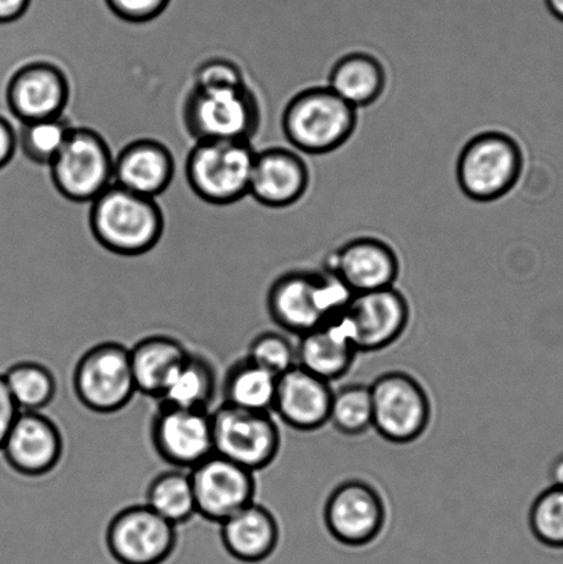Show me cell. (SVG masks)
Segmentation results:
<instances>
[{"label": "cell", "instance_id": "cell-1", "mask_svg": "<svg viewBox=\"0 0 563 564\" xmlns=\"http://www.w3.org/2000/svg\"><path fill=\"white\" fill-rule=\"evenodd\" d=\"M181 121L193 143L209 140H257L262 105L246 77L191 83L181 105Z\"/></svg>", "mask_w": 563, "mask_h": 564}, {"label": "cell", "instance_id": "cell-2", "mask_svg": "<svg viewBox=\"0 0 563 564\" xmlns=\"http://www.w3.org/2000/svg\"><path fill=\"white\" fill-rule=\"evenodd\" d=\"M87 224L105 251L123 258L145 256L164 231V214L156 198L110 185L87 206Z\"/></svg>", "mask_w": 563, "mask_h": 564}, {"label": "cell", "instance_id": "cell-3", "mask_svg": "<svg viewBox=\"0 0 563 564\" xmlns=\"http://www.w3.org/2000/svg\"><path fill=\"white\" fill-rule=\"evenodd\" d=\"M353 293L329 270H290L280 274L267 293L269 317L297 337L340 318Z\"/></svg>", "mask_w": 563, "mask_h": 564}, {"label": "cell", "instance_id": "cell-4", "mask_svg": "<svg viewBox=\"0 0 563 564\" xmlns=\"http://www.w3.org/2000/svg\"><path fill=\"white\" fill-rule=\"evenodd\" d=\"M357 110L328 86L307 87L285 104L281 131L296 152L322 156L338 151L355 134Z\"/></svg>", "mask_w": 563, "mask_h": 564}, {"label": "cell", "instance_id": "cell-5", "mask_svg": "<svg viewBox=\"0 0 563 564\" xmlns=\"http://www.w3.org/2000/svg\"><path fill=\"white\" fill-rule=\"evenodd\" d=\"M257 148L251 141L209 140L193 143L184 164L186 185L212 206H230L250 195Z\"/></svg>", "mask_w": 563, "mask_h": 564}, {"label": "cell", "instance_id": "cell-6", "mask_svg": "<svg viewBox=\"0 0 563 564\" xmlns=\"http://www.w3.org/2000/svg\"><path fill=\"white\" fill-rule=\"evenodd\" d=\"M523 163L522 148L515 137L501 131L479 132L457 158V185L473 202L500 200L520 182Z\"/></svg>", "mask_w": 563, "mask_h": 564}, {"label": "cell", "instance_id": "cell-7", "mask_svg": "<svg viewBox=\"0 0 563 564\" xmlns=\"http://www.w3.org/2000/svg\"><path fill=\"white\" fill-rule=\"evenodd\" d=\"M115 153L97 131L74 127L47 167L50 182L65 200L90 204L113 185Z\"/></svg>", "mask_w": 563, "mask_h": 564}, {"label": "cell", "instance_id": "cell-8", "mask_svg": "<svg viewBox=\"0 0 563 564\" xmlns=\"http://www.w3.org/2000/svg\"><path fill=\"white\" fill-rule=\"evenodd\" d=\"M72 387L87 411L115 414L130 405L137 394L130 348L104 341L88 348L75 365Z\"/></svg>", "mask_w": 563, "mask_h": 564}, {"label": "cell", "instance_id": "cell-9", "mask_svg": "<svg viewBox=\"0 0 563 564\" xmlns=\"http://www.w3.org/2000/svg\"><path fill=\"white\" fill-rule=\"evenodd\" d=\"M372 429L391 444H412L426 433L432 403L424 387L412 375L391 370L371 386Z\"/></svg>", "mask_w": 563, "mask_h": 564}, {"label": "cell", "instance_id": "cell-10", "mask_svg": "<svg viewBox=\"0 0 563 564\" xmlns=\"http://www.w3.org/2000/svg\"><path fill=\"white\" fill-rule=\"evenodd\" d=\"M217 455L252 473L272 466L281 449V433L270 412H253L223 403L212 411Z\"/></svg>", "mask_w": 563, "mask_h": 564}, {"label": "cell", "instance_id": "cell-11", "mask_svg": "<svg viewBox=\"0 0 563 564\" xmlns=\"http://www.w3.org/2000/svg\"><path fill=\"white\" fill-rule=\"evenodd\" d=\"M105 544L119 564H163L178 545V532L147 505H137L110 519Z\"/></svg>", "mask_w": 563, "mask_h": 564}, {"label": "cell", "instance_id": "cell-12", "mask_svg": "<svg viewBox=\"0 0 563 564\" xmlns=\"http://www.w3.org/2000/svg\"><path fill=\"white\" fill-rule=\"evenodd\" d=\"M4 107L19 124L59 118L71 101V83L61 66L33 59L11 72L3 91Z\"/></svg>", "mask_w": 563, "mask_h": 564}, {"label": "cell", "instance_id": "cell-13", "mask_svg": "<svg viewBox=\"0 0 563 564\" xmlns=\"http://www.w3.org/2000/svg\"><path fill=\"white\" fill-rule=\"evenodd\" d=\"M358 352L385 350L394 345L411 319L410 303L396 286L355 293L340 315Z\"/></svg>", "mask_w": 563, "mask_h": 564}, {"label": "cell", "instance_id": "cell-14", "mask_svg": "<svg viewBox=\"0 0 563 564\" xmlns=\"http://www.w3.org/2000/svg\"><path fill=\"white\" fill-rule=\"evenodd\" d=\"M386 506L377 488L362 479H347L331 491L324 506V523L339 544L360 549L383 532Z\"/></svg>", "mask_w": 563, "mask_h": 564}, {"label": "cell", "instance_id": "cell-15", "mask_svg": "<svg viewBox=\"0 0 563 564\" xmlns=\"http://www.w3.org/2000/svg\"><path fill=\"white\" fill-rule=\"evenodd\" d=\"M149 434L154 452L171 468L192 471L215 453L212 411L159 403Z\"/></svg>", "mask_w": 563, "mask_h": 564}, {"label": "cell", "instance_id": "cell-16", "mask_svg": "<svg viewBox=\"0 0 563 564\" xmlns=\"http://www.w3.org/2000/svg\"><path fill=\"white\" fill-rule=\"evenodd\" d=\"M197 516L224 523L256 501V473L214 453L191 471Z\"/></svg>", "mask_w": 563, "mask_h": 564}, {"label": "cell", "instance_id": "cell-17", "mask_svg": "<svg viewBox=\"0 0 563 564\" xmlns=\"http://www.w3.org/2000/svg\"><path fill=\"white\" fill-rule=\"evenodd\" d=\"M64 449L63 433L53 419L43 412H20L0 452L15 474L42 478L58 467Z\"/></svg>", "mask_w": 563, "mask_h": 564}, {"label": "cell", "instance_id": "cell-18", "mask_svg": "<svg viewBox=\"0 0 563 564\" xmlns=\"http://www.w3.org/2000/svg\"><path fill=\"white\" fill-rule=\"evenodd\" d=\"M308 184L311 171L300 152L269 145L257 152L248 197L262 208L285 209L302 200Z\"/></svg>", "mask_w": 563, "mask_h": 564}, {"label": "cell", "instance_id": "cell-19", "mask_svg": "<svg viewBox=\"0 0 563 564\" xmlns=\"http://www.w3.org/2000/svg\"><path fill=\"white\" fill-rule=\"evenodd\" d=\"M325 269L355 295L394 286L400 275V259L389 242L378 237L361 236L340 246Z\"/></svg>", "mask_w": 563, "mask_h": 564}, {"label": "cell", "instance_id": "cell-20", "mask_svg": "<svg viewBox=\"0 0 563 564\" xmlns=\"http://www.w3.org/2000/svg\"><path fill=\"white\" fill-rule=\"evenodd\" d=\"M333 397L329 381L295 365L279 376L273 412L292 430L312 433L329 422Z\"/></svg>", "mask_w": 563, "mask_h": 564}, {"label": "cell", "instance_id": "cell-21", "mask_svg": "<svg viewBox=\"0 0 563 564\" xmlns=\"http://www.w3.org/2000/svg\"><path fill=\"white\" fill-rule=\"evenodd\" d=\"M175 176L173 152L153 138H138L115 154L113 184L138 195L159 198Z\"/></svg>", "mask_w": 563, "mask_h": 564}, {"label": "cell", "instance_id": "cell-22", "mask_svg": "<svg viewBox=\"0 0 563 564\" xmlns=\"http://www.w3.org/2000/svg\"><path fill=\"white\" fill-rule=\"evenodd\" d=\"M220 543L234 560L257 564L269 560L280 543L278 519L257 501L219 524Z\"/></svg>", "mask_w": 563, "mask_h": 564}, {"label": "cell", "instance_id": "cell-23", "mask_svg": "<svg viewBox=\"0 0 563 564\" xmlns=\"http://www.w3.org/2000/svg\"><path fill=\"white\" fill-rule=\"evenodd\" d=\"M357 354L360 352L338 318L300 336L296 365L333 383L349 372Z\"/></svg>", "mask_w": 563, "mask_h": 564}, {"label": "cell", "instance_id": "cell-24", "mask_svg": "<svg viewBox=\"0 0 563 564\" xmlns=\"http://www.w3.org/2000/svg\"><path fill=\"white\" fill-rule=\"evenodd\" d=\"M187 354L190 350L173 336L152 335L137 341L130 348L137 392L158 401L171 375Z\"/></svg>", "mask_w": 563, "mask_h": 564}, {"label": "cell", "instance_id": "cell-25", "mask_svg": "<svg viewBox=\"0 0 563 564\" xmlns=\"http://www.w3.org/2000/svg\"><path fill=\"white\" fill-rule=\"evenodd\" d=\"M388 75L382 63L366 52L345 54L333 66L328 87L356 109L369 107L383 96Z\"/></svg>", "mask_w": 563, "mask_h": 564}, {"label": "cell", "instance_id": "cell-26", "mask_svg": "<svg viewBox=\"0 0 563 564\" xmlns=\"http://www.w3.org/2000/svg\"><path fill=\"white\" fill-rule=\"evenodd\" d=\"M218 392V375L212 361L203 354H187L171 375L158 402L195 411H212Z\"/></svg>", "mask_w": 563, "mask_h": 564}, {"label": "cell", "instance_id": "cell-27", "mask_svg": "<svg viewBox=\"0 0 563 564\" xmlns=\"http://www.w3.org/2000/svg\"><path fill=\"white\" fill-rule=\"evenodd\" d=\"M278 380L279 376L259 367L250 358H241L226 370L224 403L247 411L273 413Z\"/></svg>", "mask_w": 563, "mask_h": 564}, {"label": "cell", "instance_id": "cell-28", "mask_svg": "<svg viewBox=\"0 0 563 564\" xmlns=\"http://www.w3.org/2000/svg\"><path fill=\"white\" fill-rule=\"evenodd\" d=\"M145 505L165 521L178 528L197 516L191 471L171 468L149 482Z\"/></svg>", "mask_w": 563, "mask_h": 564}, {"label": "cell", "instance_id": "cell-29", "mask_svg": "<svg viewBox=\"0 0 563 564\" xmlns=\"http://www.w3.org/2000/svg\"><path fill=\"white\" fill-rule=\"evenodd\" d=\"M6 386L21 412H42L57 395L58 384L46 365L21 361L3 373Z\"/></svg>", "mask_w": 563, "mask_h": 564}, {"label": "cell", "instance_id": "cell-30", "mask_svg": "<svg viewBox=\"0 0 563 564\" xmlns=\"http://www.w3.org/2000/svg\"><path fill=\"white\" fill-rule=\"evenodd\" d=\"M72 129L74 126L65 115L19 124V153L28 163L47 169L65 145Z\"/></svg>", "mask_w": 563, "mask_h": 564}, {"label": "cell", "instance_id": "cell-31", "mask_svg": "<svg viewBox=\"0 0 563 564\" xmlns=\"http://www.w3.org/2000/svg\"><path fill=\"white\" fill-rule=\"evenodd\" d=\"M371 389L366 384H347L334 390L329 422L346 436H358L372 429Z\"/></svg>", "mask_w": 563, "mask_h": 564}, {"label": "cell", "instance_id": "cell-32", "mask_svg": "<svg viewBox=\"0 0 563 564\" xmlns=\"http://www.w3.org/2000/svg\"><path fill=\"white\" fill-rule=\"evenodd\" d=\"M529 528L539 543L563 550V488L551 485L537 497L529 510Z\"/></svg>", "mask_w": 563, "mask_h": 564}, {"label": "cell", "instance_id": "cell-33", "mask_svg": "<svg viewBox=\"0 0 563 564\" xmlns=\"http://www.w3.org/2000/svg\"><path fill=\"white\" fill-rule=\"evenodd\" d=\"M247 358L275 376H281L296 365V346L281 332L264 330L248 347Z\"/></svg>", "mask_w": 563, "mask_h": 564}, {"label": "cell", "instance_id": "cell-34", "mask_svg": "<svg viewBox=\"0 0 563 564\" xmlns=\"http://www.w3.org/2000/svg\"><path fill=\"white\" fill-rule=\"evenodd\" d=\"M110 13L127 24H148L169 9L171 0H104Z\"/></svg>", "mask_w": 563, "mask_h": 564}, {"label": "cell", "instance_id": "cell-35", "mask_svg": "<svg viewBox=\"0 0 563 564\" xmlns=\"http://www.w3.org/2000/svg\"><path fill=\"white\" fill-rule=\"evenodd\" d=\"M20 409L11 397L8 386L3 379V375H0V449L4 444L6 438L10 433L11 427L19 417Z\"/></svg>", "mask_w": 563, "mask_h": 564}, {"label": "cell", "instance_id": "cell-36", "mask_svg": "<svg viewBox=\"0 0 563 564\" xmlns=\"http://www.w3.org/2000/svg\"><path fill=\"white\" fill-rule=\"evenodd\" d=\"M19 152L17 129L8 116L0 113V171L9 167Z\"/></svg>", "mask_w": 563, "mask_h": 564}, {"label": "cell", "instance_id": "cell-37", "mask_svg": "<svg viewBox=\"0 0 563 564\" xmlns=\"http://www.w3.org/2000/svg\"><path fill=\"white\" fill-rule=\"evenodd\" d=\"M32 0H0V25L19 21L31 8Z\"/></svg>", "mask_w": 563, "mask_h": 564}, {"label": "cell", "instance_id": "cell-38", "mask_svg": "<svg viewBox=\"0 0 563 564\" xmlns=\"http://www.w3.org/2000/svg\"><path fill=\"white\" fill-rule=\"evenodd\" d=\"M550 479L553 486H560L563 488V453L555 458L550 467Z\"/></svg>", "mask_w": 563, "mask_h": 564}, {"label": "cell", "instance_id": "cell-39", "mask_svg": "<svg viewBox=\"0 0 563 564\" xmlns=\"http://www.w3.org/2000/svg\"><path fill=\"white\" fill-rule=\"evenodd\" d=\"M545 4H548L551 15L563 22V0H545Z\"/></svg>", "mask_w": 563, "mask_h": 564}]
</instances>
